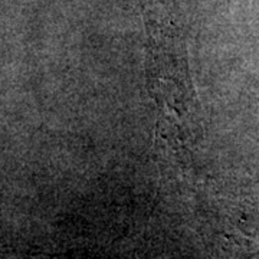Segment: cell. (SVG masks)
<instances>
[{"label":"cell","instance_id":"6da1fadb","mask_svg":"<svg viewBox=\"0 0 259 259\" xmlns=\"http://www.w3.org/2000/svg\"><path fill=\"white\" fill-rule=\"evenodd\" d=\"M141 6L147 30V82L160 120L186 139L194 137L202 125L183 28L166 2L148 0Z\"/></svg>","mask_w":259,"mask_h":259},{"label":"cell","instance_id":"7a4b0ae2","mask_svg":"<svg viewBox=\"0 0 259 259\" xmlns=\"http://www.w3.org/2000/svg\"><path fill=\"white\" fill-rule=\"evenodd\" d=\"M249 122L250 134L256 139L259 143V95L255 97L249 107Z\"/></svg>","mask_w":259,"mask_h":259}]
</instances>
